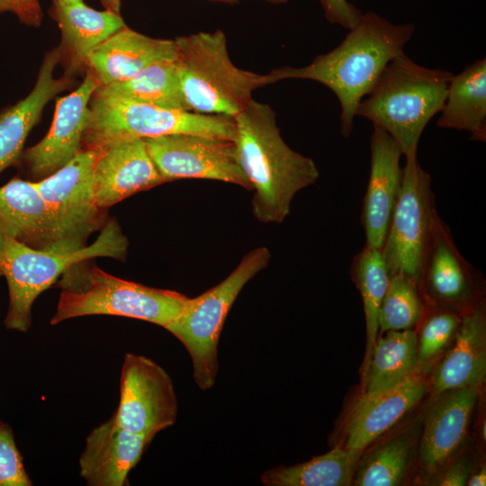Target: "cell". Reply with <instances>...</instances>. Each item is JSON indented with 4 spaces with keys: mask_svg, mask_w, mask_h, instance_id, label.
<instances>
[{
    "mask_svg": "<svg viewBox=\"0 0 486 486\" xmlns=\"http://www.w3.org/2000/svg\"><path fill=\"white\" fill-rule=\"evenodd\" d=\"M344 40L330 51L318 55L302 68L282 67L269 75L274 83L284 79H309L329 88L340 107V132L348 138L356 111L371 91L385 66L403 53L415 26L394 24L374 12L362 13Z\"/></svg>",
    "mask_w": 486,
    "mask_h": 486,
    "instance_id": "6da1fadb",
    "label": "cell"
},
{
    "mask_svg": "<svg viewBox=\"0 0 486 486\" xmlns=\"http://www.w3.org/2000/svg\"><path fill=\"white\" fill-rule=\"evenodd\" d=\"M234 121L237 158L254 191L253 214L263 223H281L295 194L317 182L318 166L285 143L268 104L252 99Z\"/></svg>",
    "mask_w": 486,
    "mask_h": 486,
    "instance_id": "7a4b0ae2",
    "label": "cell"
},
{
    "mask_svg": "<svg viewBox=\"0 0 486 486\" xmlns=\"http://www.w3.org/2000/svg\"><path fill=\"white\" fill-rule=\"evenodd\" d=\"M452 76L447 70L421 66L403 52L385 66L356 115L386 131L405 159L418 158L422 132L442 110Z\"/></svg>",
    "mask_w": 486,
    "mask_h": 486,
    "instance_id": "3957f363",
    "label": "cell"
},
{
    "mask_svg": "<svg viewBox=\"0 0 486 486\" xmlns=\"http://www.w3.org/2000/svg\"><path fill=\"white\" fill-rule=\"evenodd\" d=\"M86 261L71 266L60 277L61 288L51 325L89 316L112 315L145 320L164 328L185 309L189 297L109 274Z\"/></svg>",
    "mask_w": 486,
    "mask_h": 486,
    "instance_id": "277c9868",
    "label": "cell"
},
{
    "mask_svg": "<svg viewBox=\"0 0 486 486\" xmlns=\"http://www.w3.org/2000/svg\"><path fill=\"white\" fill-rule=\"evenodd\" d=\"M175 40L180 86L190 112L234 118L250 103L256 89L274 84L269 74L244 70L232 63L221 30Z\"/></svg>",
    "mask_w": 486,
    "mask_h": 486,
    "instance_id": "5b68a950",
    "label": "cell"
},
{
    "mask_svg": "<svg viewBox=\"0 0 486 486\" xmlns=\"http://www.w3.org/2000/svg\"><path fill=\"white\" fill-rule=\"evenodd\" d=\"M127 248L128 239L115 220L104 224L94 243L68 253L34 249L0 230V265L9 289L5 327L26 332L35 299L71 266L97 256L125 260Z\"/></svg>",
    "mask_w": 486,
    "mask_h": 486,
    "instance_id": "8992f818",
    "label": "cell"
},
{
    "mask_svg": "<svg viewBox=\"0 0 486 486\" xmlns=\"http://www.w3.org/2000/svg\"><path fill=\"white\" fill-rule=\"evenodd\" d=\"M187 133L234 140V118L166 109L96 91L89 103L83 148L124 139Z\"/></svg>",
    "mask_w": 486,
    "mask_h": 486,
    "instance_id": "52a82bcc",
    "label": "cell"
},
{
    "mask_svg": "<svg viewBox=\"0 0 486 486\" xmlns=\"http://www.w3.org/2000/svg\"><path fill=\"white\" fill-rule=\"evenodd\" d=\"M270 258L266 247L249 251L223 281L190 299L184 311L165 328L189 353L194 379L200 389H211L216 382L218 343L232 304L246 284L267 266Z\"/></svg>",
    "mask_w": 486,
    "mask_h": 486,
    "instance_id": "ba28073f",
    "label": "cell"
},
{
    "mask_svg": "<svg viewBox=\"0 0 486 486\" xmlns=\"http://www.w3.org/2000/svg\"><path fill=\"white\" fill-rule=\"evenodd\" d=\"M431 182L418 158L405 159L401 186L382 248L390 276L405 275L418 286L438 216Z\"/></svg>",
    "mask_w": 486,
    "mask_h": 486,
    "instance_id": "9c48e42d",
    "label": "cell"
},
{
    "mask_svg": "<svg viewBox=\"0 0 486 486\" xmlns=\"http://www.w3.org/2000/svg\"><path fill=\"white\" fill-rule=\"evenodd\" d=\"M96 153L82 148L61 168L35 182L54 216L61 253L84 248L88 237L104 226V209L97 205L94 190Z\"/></svg>",
    "mask_w": 486,
    "mask_h": 486,
    "instance_id": "30bf717a",
    "label": "cell"
},
{
    "mask_svg": "<svg viewBox=\"0 0 486 486\" xmlns=\"http://www.w3.org/2000/svg\"><path fill=\"white\" fill-rule=\"evenodd\" d=\"M177 413L176 394L166 370L150 358L126 353L114 422L130 432L154 437L176 422Z\"/></svg>",
    "mask_w": 486,
    "mask_h": 486,
    "instance_id": "8fae6325",
    "label": "cell"
},
{
    "mask_svg": "<svg viewBox=\"0 0 486 486\" xmlns=\"http://www.w3.org/2000/svg\"><path fill=\"white\" fill-rule=\"evenodd\" d=\"M165 182L181 178L217 180L252 191L232 140L187 133L143 139Z\"/></svg>",
    "mask_w": 486,
    "mask_h": 486,
    "instance_id": "7c38bea8",
    "label": "cell"
},
{
    "mask_svg": "<svg viewBox=\"0 0 486 486\" xmlns=\"http://www.w3.org/2000/svg\"><path fill=\"white\" fill-rule=\"evenodd\" d=\"M98 87L88 69L82 83L69 94L56 99L51 127L34 146L22 151L20 158L31 176L39 180L53 174L82 148L89 117L90 99Z\"/></svg>",
    "mask_w": 486,
    "mask_h": 486,
    "instance_id": "4fadbf2b",
    "label": "cell"
},
{
    "mask_svg": "<svg viewBox=\"0 0 486 486\" xmlns=\"http://www.w3.org/2000/svg\"><path fill=\"white\" fill-rule=\"evenodd\" d=\"M95 149L94 190L102 209L166 183L143 139L119 140Z\"/></svg>",
    "mask_w": 486,
    "mask_h": 486,
    "instance_id": "5bb4252c",
    "label": "cell"
},
{
    "mask_svg": "<svg viewBox=\"0 0 486 486\" xmlns=\"http://www.w3.org/2000/svg\"><path fill=\"white\" fill-rule=\"evenodd\" d=\"M479 273L459 252L448 226L435 220L419 292L437 305L461 307V314L479 303Z\"/></svg>",
    "mask_w": 486,
    "mask_h": 486,
    "instance_id": "9a60e30c",
    "label": "cell"
},
{
    "mask_svg": "<svg viewBox=\"0 0 486 486\" xmlns=\"http://www.w3.org/2000/svg\"><path fill=\"white\" fill-rule=\"evenodd\" d=\"M371 167L361 216L365 246L382 250L402 182V152L382 129L374 126Z\"/></svg>",
    "mask_w": 486,
    "mask_h": 486,
    "instance_id": "2e32d148",
    "label": "cell"
},
{
    "mask_svg": "<svg viewBox=\"0 0 486 486\" xmlns=\"http://www.w3.org/2000/svg\"><path fill=\"white\" fill-rule=\"evenodd\" d=\"M426 391L425 380L412 374L391 388L364 392L347 416L345 447L364 451L413 409Z\"/></svg>",
    "mask_w": 486,
    "mask_h": 486,
    "instance_id": "e0dca14e",
    "label": "cell"
},
{
    "mask_svg": "<svg viewBox=\"0 0 486 486\" xmlns=\"http://www.w3.org/2000/svg\"><path fill=\"white\" fill-rule=\"evenodd\" d=\"M154 437L130 432L112 418L87 436L79 459L80 476L89 486H122Z\"/></svg>",
    "mask_w": 486,
    "mask_h": 486,
    "instance_id": "ac0fdd59",
    "label": "cell"
},
{
    "mask_svg": "<svg viewBox=\"0 0 486 486\" xmlns=\"http://www.w3.org/2000/svg\"><path fill=\"white\" fill-rule=\"evenodd\" d=\"M176 58L175 40L152 38L125 25L90 53L86 69L98 86H104L130 78L155 62Z\"/></svg>",
    "mask_w": 486,
    "mask_h": 486,
    "instance_id": "d6986e66",
    "label": "cell"
},
{
    "mask_svg": "<svg viewBox=\"0 0 486 486\" xmlns=\"http://www.w3.org/2000/svg\"><path fill=\"white\" fill-rule=\"evenodd\" d=\"M50 14L61 32L59 63L64 75L71 77L85 72L90 53L125 26L120 14L107 9L98 11L85 3L67 4L52 0Z\"/></svg>",
    "mask_w": 486,
    "mask_h": 486,
    "instance_id": "ffe728a7",
    "label": "cell"
},
{
    "mask_svg": "<svg viewBox=\"0 0 486 486\" xmlns=\"http://www.w3.org/2000/svg\"><path fill=\"white\" fill-rule=\"evenodd\" d=\"M59 58L58 47L47 52L30 94L0 113V173L20 158L24 142L39 122L46 104L72 86L74 77L67 75L58 78L54 76Z\"/></svg>",
    "mask_w": 486,
    "mask_h": 486,
    "instance_id": "44dd1931",
    "label": "cell"
},
{
    "mask_svg": "<svg viewBox=\"0 0 486 486\" xmlns=\"http://www.w3.org/2000/svg\"><path fill=\"white\" fill-rule=\"evenodd\" d=\"M0 230L32 248L61 253L54 216L35 182L14 178L0 187Z\"/></svg>",
    "mask_w": 486,
    "mask_h": 486,
    "instance_id": "7402d4cb",
    "label": "cell"
},
{
    "mask_svg": "<svg viewBox=\"0 0 486 486\" xmlns=\"http://www.w3.org/2000/svg\"><path fill=\"white\" fill-rule=\"evenodd\" d=\"M486 374V314L482 302L461 314L453 347L437 364L433 375L436 394L478 387Z\"/></svg>",
    "mask_w": 486,
    "mask_h": 486,
    "instance_id": "603a6c76",
    "label": "cell"
},
{
    "mask_svg": "<svg viewBox=\"0 0 486 486\" xmlns=\"http://www.w3.org/2000/svg\"><path fill=\"white\" fill-rule=\"evenodd\" d=\"M477 388L446 392L430 408L419 446L421 463L428 470L445 464L464 442L477 402Z\"/></svg>",
    "mask_w": 486,
    "mask_h": 486,
    "instance_id": "cb8c5ba5",
    "label": "cell"
},
{
    "mask_svg": "<svg viewBox=\"0 0 486 486\" xmlns=\"http://www.w3.org/2000/svg\"><path fill=\"white\" fill-rule=\"evenodd\" d=\"M436 125L468 131L472 140H486L485 58L453 75Z\"/></svg>",
    "mask_w": 486,
    "mask_h": 486,
    "instance_id": "d4e9b609",
    "label": "cell"
},
{
    "mask_svg": "<svg viewBox=\"0 0 486 486\" xmlns=\"http://www.w3.org/2000/svg\"><path fill=\"white\" fill-rule=\"evenodd\" d=\"M362 450L336 446L328 453L292 466L266 471V486H348L353 484Z\"/></svg>",
    "mask_w": 486,
    "mask_h": 486,
    "instance_id": "484cf974",
    "label": "cell"
},
{
    "mask_svg": "<svg viewBox=\"0 0 486 486\" xmlns=\"http://www.w3.org/2000/svg\"><path fill=\"white\" fill-rule=\"evenodd\" d=\"M417 334L412 329L390 330L378 336L364 376V393L391 388L417 369Z\"/></svg>",
    "mask_w": 486,
    "mask_h": 486,
    "instance_id": "4316f807",
    "label": "cell"
},
{
    "mask_svg": "<svg viewBox=\"0 0 486 486\" xmlns=\"http://www.w3.org/2000/svg\"><path fill=\"white\" fill-rule=\"evenodd\" d=\"M95 91L162 108L190 112L182 93L176 60L155 62L130 78L98 86Z\"/></svg>",
    "mask_w": 486,
    "mask_h": 486,
    "instance_id": "83f0119b",
    "label": "cell"
},
{
    "mask_svg": "<svg viewBox=\"0 0 486 486\" xmlns=\"http://www.w3.org/2000/svg\"><path fill=\"white\" fill-rule=\"evenodd\" d=\"M351 274L362 295L365 317L364 372L379 336L380 309L390 281L382 250L364 247L352 260Z\"/></svg>",
    "mask_w": 486,
    "mask_h": 486,
    "instance_id": "f1b7e54d",
    "label": "cell"
},
{
    "mask_svg": "<svg viewBox=\"0 0 486 486\" xmlns=\"http://www.w3.org/2000/svg\"><path fill=\"white\" fill-rule=\"evenodd\" d=\"M413 437L409 433L398 435L366 454L358 462L354 485L395 486L405 476Z\"/></svg>",
    "mask_w": 486,
    "mask_h": 486,
    "instance_id": "f546056e",
    "label": "cell"
},
{
    "mask_svg": "<svg viewBox=\"0 0 486 486\" xmlns=\"http://www.w3.org/2000/svg\"><path fill=\"white\" fill-rule=\"evenodd\" d=\"M424 303L417 283L402 274L390 276L379 314V333L411 329L418 324Z\"/></svg>",
    "mask_w": 486,
    "mask_h": 486,
    "instance_id": "4dcf8cb0",
    "label": "cell"
},
{
    "mask_svg": "<svg viewBox=\"0 0 486 486\" xmlns=\"http://www.w3.org/2000/svg\"><path fill=\"white\" fill-rule=\"evenodd\" d=\"M417 345V368L430 362L454 337L461 322V314L454 310H436L422 315Z\"/></svg>",
    "mask_w": 486,
    "mask_h": 486,
    "instance_id": "1f68e13d",
    "label": "cell"
},
{
    "mask_svg": "<svg viewBox=\"0 0 486 486\" xmlns=\"http://www.w3.org/2000/svg\"><path fill=\"white\" fill-rule=\"evenodd\" d=\"M10 428L0 426V486H31Z\"/></svg>",
    "mask_w": 486,
    "mask_h": 486,
    "instance_id": "d6a6232c",
    "label": "cell"
},
{
    "mask_svg": "<svg viewBox=\"0 0 486 486\" xmlns=\"http://www.w3.org/2000/svg\"><path fill=\"white\" fill-rule=\"evenodd\" d=\"M320 3L327 20L347 30L356 25L362 14V12L347 0H320Z\"/></svg>",
    "mask_w": 486,
    "mask_h": 486,
    "instance_id": "836d02e7",
    "label": "cell"
},
{
    "mask_svg": "<svg viewBox=\"0 0 486 486\" xmlns=\"http://www.w3.org/2000/svg\"><path fill=\"white\" fill-rule=\"evenodd\" d=\"M13 13L24 24L38 27L41 24L42 11L38 0H11Z\"/></svg>",
    "mask_w": 486,
    "mask_h": 486,
    "instance_id": "e575fe53",
    "label": "cell"
},
{
    "mask_svg": "<svg viewBox=\"0 0 486 486\" xmlns=\"http://www.w3.org/2000/svg\"><path fill=\"white\" fill-rule=\"evenodd\" d=\"M470 477L469 467L464 461L452 464L441 476L437 484L441 486H464Z\"/></svg>",
    "mask_w": 486,
    "mask_h": 486,
    "instance_id": "d590c367",
    "label": "cell"
},
{
    "mask_svg": "<svg viewBox=\"0 0 486 486\" xmlns=\"http://www.w3.org/2000/svg\"><path fill=\"white\" fill-rule=\"evenodd\" d=\"M469 486H484L486 485V469L482 467V469L469 477L467 483Z\"/></svg>",
    "mask_w": 486,
    "mask_h": 486,
    "instance_id": "8d00e7d4",
    "label": "cell"
},
{
    "mask_svg": "<svg viewBox=\"0 0 486 486\" xmlns=\"http://www.w3.org/2000/svg\"><path fill=\"white\" fill-rule=\"evenodd\" d=\"M109 5L107 10L120 14L121 10V1L122 0H108Z\"/></svg>",
    "mask_w": 486,
    "mask_h": 486,
    "instance_id": "74e56055",
    "label": "cell"
},
{
    "mask_svg": "<svg viewBox=\"0 0 486 486\" xmlns=\"http://www.w3.org/2000/svg\"><path fill=\"white\" fill-rule=\"evenodd\" d=\"M13 12L11 0H0V13Z\"/></svg>",
    "mask_w": 486,
    "mask_h": 486,
    "instance_id": "f35d334b",
    "label": "cell"
},
{
    "mask_svg": "<svg viewBox=\"0 0 486 486\" xmlns=\"http://www.w3.org/2000/svg\"><path fill=\"white\" fill-rule=\"evenodd\" d=\"M215 1H220V2H226V3H235V2H238V0H215ZM266 1L271 2V3H275V4L285 3L284 0H266Z\"/></svg>",
    "mask_w": 486,
    "mask_h": 486,
    "instance_id": "ab89813d",
    "label": "cell"
},
{
    "mask_svg": "<svg viewBox=\"0 0 486 486\" xmlns=\"http://www.w3.org/2000/svg\"><path fill=\"white\" fill-rule=\"evenodd\" d=\"M64 4H84L83 0H59Z\"/></svg>",
    "mask_w": 486,
    "mask_h": 486,
    "instance_id": "60d3db41",
    "label": "cell"
},
{
    "mask_svg": "<svg viewBox=\"0 0 486 486\" xmlns=\"http://www.w3.org/2000/svg\"><path fill=\"white\" fill-rule=\"evenodd\" d=\"M105 9H108L109 1L108 0H100Z\"/></svg>",
    "mask_w": 486,
    "mask_h": 486,
    "instance_id": "b9f144b4",
    "label": "cell"
},
{
    "mask_svg": "<svg viewBox=\"0 0 486 486\" xmlns=\"http://www.w3.org/2000/svg\"><path fill=\"white\" fill-rule=\"evenodd\" d=\"M3 275V272H2V268H1V265H0V276Z\"/></svg>",
    "mask_w": 486,
    "mask_h": 486,
    "instance_id": "7bdbcfd3",
    "label": "cell"
},
{
    "mask_svg": "<svg viewBox=\"0 0 486 486\" xmlns=\"http://www.w3.org/2000/svg\"><path fill=\"white\" fill-rule=\"evenodd\" d=\"M0 426H2V424H0Z\"/></svg>",
    "mask_w": 486,
    "mask_h": 486,
    "instance_id": "ee69618b",
    "label": "cell"
}]
</instances>
